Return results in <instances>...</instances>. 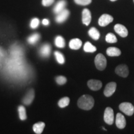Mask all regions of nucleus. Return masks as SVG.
I'll list each match as a JSON object with an SVG mask.
<instances>
[{
	"mask_svg": "<svg viewBox=\"0 0 134 134\" xmlns=\"http://www.w3.org/2000/svg\"><path fill=\"white\" fill-rule=\"evenodd\" d=\"M94 104V100L90 95L85 94L80 97L78 100V106L83 110L91 109Z\"/></svg>",
	"mask_w": 134,
	"mask_h": 134,
	"instance_id": "f257e3e1",
	"label": "nucleus"
},
{
	"mask_svg": "<svg viewBox=\"0 0 134 134\" xmlns=\"http://www.w3.org/2000/svg\"><path fill=\"white\" fill-rule=\"evenodd\" d=\"M94 63L97 69L102 71L104 70L107 66L106 58L102 53H99L95 57Z\"/></svg>",
	"mask_w": 134,
	"mask_h": 134,
	"instance_id": "f03ea898",
	"label": "nucleus"
},
{
	"mask_svg": "<svg viewBox=\"0 0 134 134\" xmlns=\"http://www.w3.org/2000/svg\"><path fill=\"white\" fill-rule=\"evenodd\" d=\"M119 109L121 110L122 113H124L125 114L129 116H132L134 113V107L132 105V104L130 103H122L120 104L119 106Z\"/></svg>",
	"mask_w": 134,
	"mask_h": 134,
	"instance_id": "7ed1b4c3",
	"label": "nucleus"
},
{
	"mask_svg": "<svg viewBox=\"0 0 134 134\" xmlns=\"http://www.w3.org/2000/svg\"><path fill=\"white\" fill-rule=\"evenodd\" d=\"M114 110L111 108L108 107L105 108L104 114V120L107 124L112 125L114 123Z\"/></svg>",
	"mask_w": 134,
	"mask_h": 134,
	"instance_id": "20e7f679",
	"label": "nucleus"
},
{
	"mask_svg": "<svg viewBox=\"0 0 134 134\" xmlns=\"http://www.w3.org/2000/svg\"><path fill=\"white\" fill-rule=\"evenodd\" d=\"M115 73L119 76L123 77V78H127L129 74V68L126 65L121 64L118 65L115 70Z\"/></svg>",
	"mask_w": 134,
	"mask_h": 134,
	"instance_id": "39448f33",
	"label": "nucleus"
},
{
	"mask_svg": "<svg viewBox=\"0 0 134 134\" xmlns=\"http://www.w3.org/2000/svg\"><path fill=\"white\" fill-rule=\"evenodd\" d=\"M117 84L115 82H110L108 83L104 90V94L106 97H110L115 93L116 90Z\"/></svg>",
	"mask_w": 134,
	"mask_h": 134,
	"instance_id": "423d86ee",
	"label": "nucleus"
},
{
	"mask_svg": "<svg viewBox=\"0 0 134 134\" xmlns=\"http://www.w3.org/2000/svg\"><path fill=\"white\" fill-rule=\"evenodd\" d=\"M114 18L112 16L108 14H104L100 17L98 20V24L100 26L105 27L107 26L110 23L113 21Z\"/></svg>",
	"mask_w": 134,
	"mask_h": 134,
	"instance_id": "0eeeda50",
	"label": "nucleus"
},
{
	"mask_svg": "<svg viewBox=\"0 0 134 134\" xmlns=\"http://www.w3.org/2000/svg\"><path fill=\"white\" fill-rule=\"evenodd\" d=\"M114 31L121 37H126L128 36V30L124 25L117 24L114 26Z\"/></svg>",
	"mask_w": 134,
	"mask_h": 134,
	"instance_id": "6e6552de",
	"label": "nucleus"
},
{
	"mask_svg": "<svg viewBox=\"0 0 134 134\" xmlns=\"http://www.w3.org/2000/svg\"><path fill=\"white\" fill-rule=\"evenodd\" d=\"M115 124L117 128L122 129L126 126V120L121 113H117L115 118Z\"/></svg>",
	"mask_w": 134,
	"mask_h": 134,
	"instance_id": "1a4fd4ad",
	"label": "nucleus"
},
{
	"mask_svg": "<svg viewBox=\"0 0 134 134\" xmlns=\"http://www.w3.org/2000/svg\"><path fill=\"white\" fill-rule=\"evenodd\" d=\"M57 14V15L55 18V21L58 23H62L66 21L67 18H68L70 15V12L68 10L65 9Z\"/></svg>",
	"mask_w": 134,
	"mask_h": 134,
	"instance_id": "9d476101",
	"label": "nucleus"
},
{
	"mask_svg": "<svg viewBox=\"0 0 134 134\" xmlns=\"http://www.w3.org/2000/svg\"><path fill=\"white\" fill-rule=\"evenodd\" d=\"M103 83L99 80H90L88 81V86L93 91H98L102 88Z\"/></svg>",
	"mask_w": 134,
	"mask_h": 134,
	"instance_id": "9b49d317",
	"label": "nucleus"
},
{
	"mask_svg": "<svg viewBox=\"0 0 134 134\" xmlns=\"http://www.w3.org/2000/svg\"><path fill=\"white\" fill-rule=\"evenodd\" d=\"M91 21V14L88 9H84L82 12V22L86 26H89Z\"/></svg>",
	"mask_w": 134,
	"mask_h": 134,
	"instance_id": "f8f14e48",
	"label": "nucleus"
},
{
	"mask_svg": "<svg viewBox=\"0 0 134 134\" xmlns=\"http://www.w3.org/2000/svg\"><path fill=\"white\" fill-rule=\"evenodd\" d=\"M34 90L33 89H31V90H30L27 93L26 96H24V99H23V103H24L25 105H30L32 103L34 99Z\"/></svg>",
	"mask_w": 134,
	"mask_h": 134,
	"instance_id": "ddd939ff",
	"label": "nucleus"
},
{
	"mask_svg": "<svg viewBox=\"0 0 134 134\" xmlns=\"http://www.w3.org/2000/svg\"><path fill=\"white\" fill-rule=\"evenodd\" d=\"M51 52V47L48 43H45L40 48L39 53L43 58H47L49 57Z\"/></svg>",
	"mask_w": 134,
	"mask_h": 134,
	"instance_id": "4468645a",
	"label": "nucleus"
},
{
	"mask_svg": "<svg viewBox=\"0 0 134 134\" xmlns=\"http://www.w3.org/2000/svg\"><path fill=\"white\" fill-rule=\"evenodd\" d=\"M106 53L109 57H119L121 55V51L119 48L115 47H110L107 49Z\"/></svg>",
	"mask_w": 134,
	"mask_h": 134,
	"instance_id": "2eb2a0df",
	"label": "nucleus"
},
{
	"mask_svg": "<svg viewBox=\"0 0 134 134\" xmlns=\"http://www.w3.org/2000/svg\"><path fill=\"white\" fill-rule=\"evenodd\" d=\"M82 46V41L79 38H73L69 42V47L71 49L78 50L81 48Z\"/></svg>",
	"mask_w": 134,
	"mask_h": 134,
	"instance_id": "dca6fc26",
	"label": "nucleus"
},
{
	"mask_svg": "<svg viewBox=\"0 0 134 134\" xmlns=\"http://www.w3.org/2000/svg\"><path fill=\"white\" fill-rule=\"evenodd\" d=\"M66 5V2L65 0H60L58 2L55 4V7L53 8V12L55 14H58V13L61 12L63 9H65V6Z\"/></svg>",
	"mask_w": 134,
	"mask_h": 134,
	"instance_id": "f3484780",
	"label": "nucleus"
},
{
	"mask_svg": "<svg viewBox=\"0 0 134 134\" xmlns=\"http://www.w3.org/2000/svg\"><path fill=\"white\" fill-rule=\"evenodd\" d=\"M44 127L45 123H43V122H39L33 125V130L37 134H41L42 133Z\"/></svg>",
	"mask_w": 134,
	"mask_h": 134,
	"instance_id": "a211bd4d",
	"label": "nucleus"
},
{
	"mask_svg": "<svg viewBox=\"0 0 134 134\" xmlns=\"http://www.w3.org/2000/svg\"><path fill=\"white\" fill-rule=\"evenodd\" d=\"M88 34L93 40H95V41H98L100 37L99 32V31L96 28L94 27H91V29L89 30Z\"/></svg>",
	"mask_w": 134,
	"mask_h": 134,
	"instance_id": "6ab92c4d",
	"label": "nucleus"
},
{
	"mask_svg": "<svg viewBox=\"0 0 134 134\" xmlns=\"http://www.w3.org/2000/svg\"><path fill=\"white\" fill-rule=\"evenodd\" d=\"M83 50L85 52H90L93 53L96 51L97 48L95 46H94L93 44H91L90 42H86L85 43L83 47Z\"/></svg>",
	"mask_w": 134,
	"mask_h": 134,
	"instance_id": "aec40b11",
	"label": "nucleus"
},
{
	"mask_svg": "<svg viewBox=\"0 0 134 134\" xmlns=\"http://www.w3.org/2000/svg\"><path fill=\"white\" fill-rule=\"evenodd\" d=\"M40 37H41V36H40L39 34L38 33L34 34L31 35V36H29V37L27 38L28 43L31 45L36 44V43L39 41Z\"/></svg>",
	"mask_w": 134,
	"mask_h": 134,
	"instance_id": "412c9836",
	"label": "nucleus"
},
{
	"mask_svg": "<svg viewBox=\"0 0 134 134\" xmlns=\"http://www.w3.org/2000/svg\"><path fill=\"white\" fill-rule=\"evenodd\" d=\"M55 44L58 48H64L65 46L64 38L62 36H57L55 39Z\"/></svg>",
	"mask_w": 134,
	"mask_h": 134,
	"instance_id": "4be33fe9",
	"label": "nucleus"
},
{
	"mask_svg": "<svg viewBox=\"0 0 134 134\" xmlns=\"http://www.w3.org/2000/svg\"><path fill=\"white\" fill-rule=\"evenodd\" d=\"M18 112H19V116L21 120H25L27 119L26 110L23 105H19L18 107Z\"/></svg>",
	"mask_w": 134,
	"mask_h": 134,
	"instance_id": "5701e85b",
	"label": "nucleus"
},
{
	"mask_svg": "<svg viewBox=\"0 0 134 134\" xmlns=\"http://www.w3.org/2000/svg\"><path fill=\"white\" fill-rule=\"evenodd\" d=\"M105 41L108 43H114L117 42V38L114 34L108 33L105 36Z\"/></svg>",
	"mask_w": 134,
	"mask_h": 134,
	"instance_id": "b1692460",
	"label": "nucleus"
},
{
	"mask_svg": "<svg viewBox=\"0 0 134 134\" xmlns=\"http://www.w3.org/2000/svg\"><path fill=\"white\" fill-rule=\"evenodd\" d=\"M70 103V99L68 97H64L62 98L58 103V105L60 108H64L65 107L68 106Z\"/></svg>",
	"mask_w": 134,
	"mask_h": 134,
	"instance_id": "393cba45",
	"label": "nucleus"
},
{
	"mask_svg": "<svg viewBox=\"0 0 134 134\" xmlns=\"http://www.w3.org/2000/svg\"><path fill=\"white\" fill-rule=\"evenodd\" d=\"M55 57L56 58L57 61L58 62V63L60 64H63L65 63V58L61 52L58 51H55L54 53Z\"/></svg>",
	"mask_w": 134,
	"mask_h": 134,
	"instance_id": "a878e982",
	"label": "nucleus"
},
{
	"mask_svg": "<svg viewBox=\"0 0 134 134\" xmlns=\"http://www.w3.org/2000/svg\"><path fill=\"white\" fill-rule=\"evenodd\" d=\"M39 19H38V18H34V19L31 20L30 26H31L32 29H36V28L38 26V25H39Z\"/></svg>",
	"mask_w": 134,
	"mask_h": 134,
	"instance_id": "bb28decb",
	"label": "nucleus"
},
{
	"mask_svg": "<svg viewBox=\"0 0 134 134\" xmlns=\"http://www.w3.org/2000/svg\"><path fill=\"white\" fill-rule=\"evenodd\" d=\"M66 78L63 76H59L56 78V82L58 85H63L66 83Z\"/></svg>",
	"mask_w": 134,
	"mask_h": 134,
	"instance_id": "cd10ccee",
	"label": "nucleus"
},
{
	"mask_svg": "<svg viewBox=\"0 0 134 134\" xmlns=\"http://www.w3.org/2000/svg\"><path fill=\"white\" fill-rule=\"evenodd\" d=\"M75 3L81 6H86L91 3L92 0H74Z\"/></svg>",
	"mask_w": 134,
	"mask_h": 134,
	"instance_id": "c85d7f7f",
	"label": "nucleus"
},
{
	"mask_svg": "<svg viewBox=\"0 0 134 134\" xmlns=\"http://www.w3.org/2000/svg\"><path fill=\"white\" fill-rule=\"evenodd\" d=\"M54 1L55 0H42V4L43 6L47 7V6H50V5L52 4Z\"/></svg>",
	"mask_w": 134,
	"mask_h": 134,
	"instance_id": "c756f323",
	"label": "nucleus"
},
{
	"mask_svg": "<svg viewBox=\"0 0 134 134\" xmlns=\"http://www.w3.org/2000/svg\"><path fill=\"white\" fill-rule=\"evenodd\" d=\"M42 24L44 25V26H48L50 24V22L48 19H44L42 20Z\"/></svg>",
	"mask_w": 134,
	"mask_h": 134,
	"instance_id": "7c9ffc66",
	"label": "nucleus"
},
{
	"mask_svg": "<svg viewBox=\"0 0 134 134\" xmlns=\"http://www.w3.org/2000/svg\"><path fill=\"white\" fill-rule=\"evenodd\" d=\"M4 57V52H3V49L1 48H0V60Z\"/></svg>",
	"mask_w": 134,
	"mask_h": 134,
	"instance_id": "2f4dec72",
	"label": "nucleus"
},
{
	"mask_svg": "<svg viewBox=\"0 0 134 134\" xmlns=\"http://www.w3.org/2000/svg\"><path fill=\"white\" fill-rule=\"evenodd\" d=\"M110 1H117V0H110Z\"/></svg>",
	"mask_w": 134,
	"mask_h": 134,
	"instance_id": "473e14b6",
	"label": "nucleus"
},
{
	"mask_svg": "<svg viewBox=\"0 0 134 134\" xmlns=\"http://www.w3.org/2000/svg\"><path fill=\"white\" fill-rule=\"evenodd\" d=\"M133 3H134V0H133Z\"/></svg>",
	"mask_w": 134,
	"mask_h": 134,
	"instance_id": "72a5a7b5",
	"label": "nucleus"
}]
</instances>
